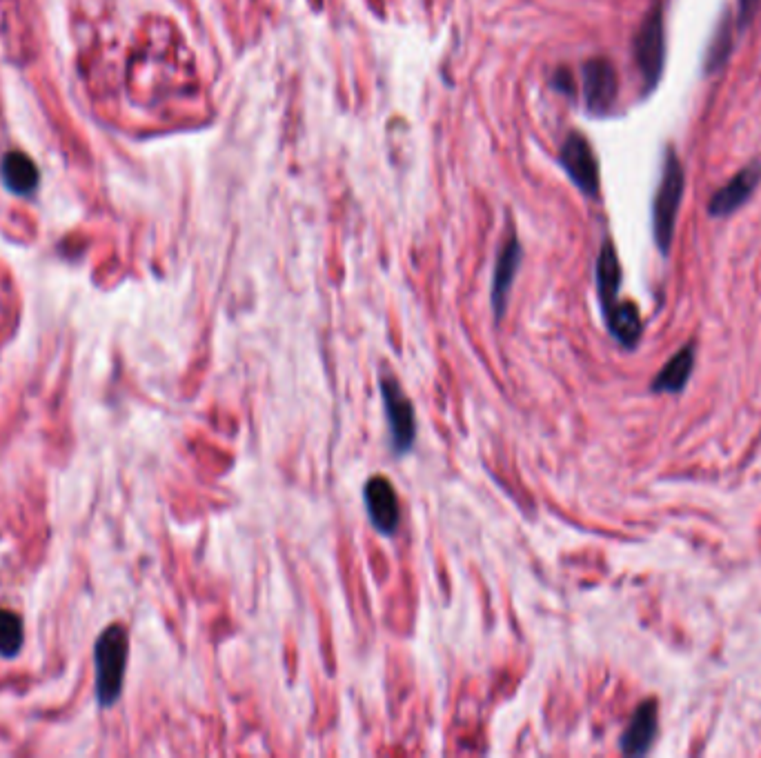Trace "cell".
<instances>
[{
	"label": "cell",
	"instance_id": "obj_4",
	"mask_svg": "<svg viewBox=\"0 0 761 758\" xmlns=\"http://www.w3.org/2000/svg\"><path fill=\"white\" fill-rule=\"evenodd\" d=\"M632 52H635L637 67L641 72V78H644V89L650 92V89L659 83L666 61V34L661 5L652 7L644 21H641L635 34Z\"/></svg>",
	"mask_w": 761,
	"mask_h": 758
},
{
	"label": "cell",
	"instance_id": "obj_12",
	"mask_svg": "<svg viewBox=\"0 0 761 758\" xmlns=\"http://www.w3.org/2000/svg\"><path fill=\"white\" fill-rule=\"evenodd\" d=\"M0 176L3 183L12 194L18 196H32L41 181L36 163L25 152H7L0 163Z\"/></svg>",
	"mask_w": 761,
	"mask_h": 758
},
{
	"label": "cell",
	"instance_id": "obj_5",
	"mask_svg": "<svg viewBox=\"0 0 761 758\" xmlns=\"http://www.w3.org/2000/svg\"><path fill=\"white\" fill-rule=\"evenodd\" d=\"M363 503L365 514H368L374 530L381 536H394L399 532L401 523V510H399V496L390 478L381 474L370 476L363 485Z\"/></svg>",
	"mask_w": 761,
	"mask_h": 758
},
{
	"label": "cell",
	"instance_id": "obj_3",
	"mask_svg": "<svg viewBox=\"0 0 761 758\" xmlns=\"http://www.w3.org/2000/svg\"><path fill=\"white\" fill-rule=\"evenodd\" d=\"M379 392L383 401L385 421L390 430V445L394 456H405L412 452L417 441V416L414 405L403 392L401 383L390 372H383L379 378Z\"/></svg>",
	"mask_w": 761,
	"mask_h": 758
},
{
	"label": "cell",
	"instance_id": "obj_7",
	"mask_svg": "<svg viewBox=\"0 0 761 758\" xmlns=\"http://www.w3.org/2000/svg\"><path fill=\"white\" fill-rule=\"evenodd\" d=\"M619 92L617 72L606 58H590L583 65V98L592 114H608Z\"/></svg>",
	"mask_w": 761,
	"mask_h": 758
},
{
	"label": "cell",
	"instance_id": "obj_10",
	"mask_svg": "<svg viewBox=\"0 0 761 758\" xmlns=\"http://www.w3.org/2000/svg\"><path fill=\"white\" fill-rule=\"evenodd\" d=\"M659 705L655 698L641 703L630 716L626 732L621 734V752L626 756H644L650 752L659 730Z\"/></svg>",
	"mask_w": 761,
	"mask_h": 758
},
{
	"label": "cell",
	"instance_id": "obj_16",
	"mask_svg": "<svg viewBox=\"0 0 761 758\" xmlns=\"http://www.w3.org/2000/svg\"><path fill=\"white\" fill-rule=\"evenodd\" d=\"M25 641L23 618L12 610H0V654L12 658L21 652Z\"/></svg>",
	"mask_w": 761,
	"mask_h": 758
},
{
	"label": "cell",
	"instance_id": "obj_17",
	"mask_svg": "<svg viewBox=\"0 0 761 758\" xmlns=\"http://www.w3.org/2000/svg\"><path fill=\"white\" fill-rule=\"evenodd\" d=\"M757 3L759 0H739V18H737L739 29H744L750 23V18H753L757 9Z\"/></svg>",
	"mask_w": 761,
	"mask_h": 758
},
{
	"label": "cell",
	"instance_id": "obj_14",
	"mask_svg": "<svg viewBox=\"0 0 761 758\" xmlns=\"http://www.w3.org/2000/svg\"><path fill=\"white\" fill-rule=\"evenodd\" d=\"M604 318H606V327L610 336L615 338L621 347L626 349L637 347L641 332H644V323H641L639 309L635 307V303L619 301L610 309V312L604 314Z\"/></svg>",
	"mask_w": 761,
	"mask_h": 758
},
{
	"label": "cell",
	"instance_id": "obj_13",
	"mask_svg": "<svg viewBox=\"0 0 761 758\" xmlns=\"http://www.w3.org/2000/svg\"><path fill=\"white\" fill-rule=\"evenodd\" d=\"M597 296L601 303V312H610L619 303V287H621V265L615 252V245L606 241L601 245L597 258Z\"/></svg>",
	"mask_w": 761,
	"mask_h": 758
},
{
	"label": "cell",
	"instance_id": "obj_1",
	"mask_svg": "<svg viewBox=\"0 0 761 758\" xmlns=\"http://www.w3.org/2000/svg\"><path fill=\"white\" fill-rule=\"evenodd\" d=\"M127 654H130V636L123 625H110L98 636L94 647L96 696L103 707L114 705L123 692Z\"/></svg>",
	"mask_w": 761,
	"mask_h": 758
},
{
	"label": "cell",
	"instance_id": "obj_11",
	"mask_svg": "<svg viewBox=\"0 0 761 758\" xmlns=\"http://www.w3.org/2000/svg\"><path fill=\"white\" fill-rule=\"evenodd\" d=\"M695 358H697V345L695 341H690L670 358L655 378H652L650 390L657 394H677L684 390L690 381V376H693Z\"/></svg>",
	"mask_w": 761,
	"mask_h": 758
},
{
	"label": "cell",
	"instance_id": "obj_18",
	"mask_svg": "<svg viewBox=\"0 0 761 758\" xmlns=\"http://www.w3.org/2000/svg\"><path fill=\"white\" fill-rule=\"evenodd\" d=\"M555 85L559 87V89H563V92H572V81H570V76L566 74V72H561L557 78H555Z\"/></svg>",
	"mask_w": 761,
	"mask_h": 758
},
{
	"label": "cell",
	"instance_id": "obj_2",
	"mask_svg": "<svg viewBox=\"0 0 761 758\" xmlns=\"http://www.w3.org/2000/svg\"><path fill=\"white\" fill-rule=\"evenodd\" d=\"M681 198H684V167H681L675 149L668 147L655 205H652V232H655V243L664 256H668L672 238H675Z\"/></svg>",
	"mask_w": 761,
	"mask_h": 758
},
{
	"label": "cell",
	"instance_id": "obj_8",
	"mask_svg": "<svg viewBox=\"0 0 761 758\" xmlns=\"http://www.w3.org/2000/svg\"><path fill=\"white\" fill-rule=\"evenodd\" d=\"M521 258H523V249L521 243L517 241V236H510L506 243H503L497 265H494V276H492V287H490V303H492V312L497 321H501L503 314L508 309L510 301V292L512 285H515V278L519 274L521 267Z\"/></svg>",
	"mask_w": 761,
	"mask_h": 758
},
{
	"label": "cell",
	"instance_id": "obj_9",
	"mask_svg": "<svg viewBox=\"0 0 761 758\" xmlns=\"http://www.w3.org/2000/svg\"><path fill=\"white\" fill-rule=\"evenodd\" d=\"M759 183H761V165L750 163L748 167L741 169L739 174L730 178L724 187L717 189L708 203V214L715 218H724L737 212L741 205L748 203V198L753 196Z\"/></svg>",
	"mask_w": 761,
	"mask_h": 758
},
{
	"label": "cell",
	"instance_id": "obj_15",
	"mask_svg": "<svg viewBox=\"0 0 761 758\" xmlns=\"http://www.w3.org/2000/svg\"><path fill=\"white\" fill-rule=\"evenodd\" d=\"M730 49H733V23H730V16H724L715 29L713 45H710L708 56H706V72L708 74H715L726 65L728 56H730Z\"/></svg>",
	"mask_w": 761,
	"mask_h": 758
},
{
	"label": "cell",
	"instance_id": "obj_6",
	"mask_svg": "<svg viewBox=\"0 0 761 758\" xmlns=\"http://www.w3.org/2000/svg\"><path fill=\"white\" fill-rule=\"evenodd\" d=\"M559 163L566 169L570 181L581 189V194L590 198L599 196V165L586 136L570 132L561 145Z\"/></svg>",
	"mask_w": 761,
	"mask_h": 758
}]
</instances>
